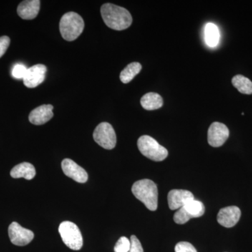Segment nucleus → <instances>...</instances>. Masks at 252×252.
Instances as JSON below:
<instances>
[{"label":"nucleus","instance_id":"f257e3e1","mask_svg":"<svg viewBox=\"0 0 252 252\" xmlns=\"http://www.w3.org/2000/svg\"><path fill=\"white\" fill-rule=\"evenodd\" d=\"M101 15L106 26L115 31H124L131 26L132 16L125 8L107 3L101 7Z\"/></svg>","mask_w":252,"mask_h":252},{"label":"nucleus","instance_id":"f03ea898","mask_svg":"<svg viewBox=\"0 0 252 252\" xmlns=\"http://www.w3.org/2000/svg\"><path fill=\"white\" fill-rule=\"evenodd\" d=\"M132 192L136 198L144 204L151 211H156L158 208L157 186L150 180H142L135 182L132 187Z\"/></svg>","mask_w":252,"mask_h":252},{"label":"nucleus","instance_id":"7ed1b4c3","mask_svg":"<svg viewBox=\"0 0 252 252\" xmlns=\"http://www.w3.org/2000/svg\"><path fill=\"white\" fill-rule=\"evenodd\" d=\"M84 29V20L80 15L75 12L66 13L60 21V32L66 41L75 40L81 35Z\"/></svg>","mask_w":252,"mask_h":252},{"label":"nucleus","instance_id":"20e7f679","mask_svg":"<svg viewBox=\"0 0 252 252\" xmlns=\"http://www.w3.org/2000/svg\"><path fill=\"white\" fill-rule=\"evenodd\" d=\"M137 147L142 155L154 161H162L168 156L167 149L149 135L140 137L137 141Z\"/></svg>","mask_w":252,"mask_h":252},{"label":"nucleus","instance_id":"39448f33","mask_svg":"<svg viewBox=\"0 0 252 252\" xmlns=\"http://www.w3.org/2000/svg\"><path fill=\"white\" fill-rule=\"evenodd\" d=\"M59 230L66 246L75 251L81 250L83 246V237L75 223L71 221H63L60 225Z\"/></svg>","mask_w":252,"mask_h":252},{"label":"nucleus","instance_id":"423d86ee","mask_svg":"<svg viewBox=\"0 0 252 252\" xmlns=\"http://www.w3.org/2000/svg\"><path fill=\"white\" fill-rule=\"evenodd\" d=\"M205 207L203 203L199 200H189L185 206L181 207L174 215L173 220L177 224H185L189 220L198 218L205 213Z\"/></svg>","mask_w":252,"mask_h":252},{"label":"nucleus","instance_id":"0eeeda50","mask_svg":"<svg viewBox=\"0 0 252 252\" xmlns=\"http://www.w3.org/2000/svg\"><path fill=\"white\" fill-rule=\"evenodd\" d=\"M94 139L96 143L105 149L111 150L117 144V135L112 126L102 122L96 127L94 132Z\"/></svg>","mask_w":252,"mask_h":252},{"label":"nucleus","instance_id":"6e6552de","mask_svg":"<svg viewBox=\"0 0 252 252\" xmlns=\"http://www.w3.org/2000/svg\"><path fill=\"white\" fill-rule=\"evenodd\" d=\"M9 236L11 243L16 246H26L34 239V233L23 228L17 222H13L9 227Z\"/></svg>","mask_w":252,"mask_h":252},{"label":"nucleus","instance_id":"1a4fd4ad","mask_svg":"<svg viewBox=\"0 0 252 252\" xmlns=\"http://www.w3.org/2000/svg\"><path fill=\"white\" fill-rule=\"evenodd\" d=\"M229 137V130L227 126L220 122H214L209 127L207 140L210 146L220 147L225 143Z\"/></svg>","mask_w":252,"mask_h":252},{"label":"nucleus","instance_id":"9d476101","mask_svg":"<svg viewBox=\"0 0 252 252\" xmlns=\"http://www.w3.org/2000/svg\"><path fill=\"white\" fill-rule=\"evenodd\" d=\"M46 67L44 64H37L28 68L26 76L23 78V83L30 89L36 88L45 80Z\"/></svg>","mask_w":252,"mask_h":252},{"label":"nucleus","instance_id":"9b49d317","mask_svg":"<svg viewBox=\"0 0 252 252\" xmlns=\"http://www.w3.org/2000/svg\"><path fill=\"white\" fill-rule=\"evenodd\" d=\"M241 217V211L236 206H229L220 209L217 215V221L225 228H232L236 225Z\"/></svg>","mask_w":252,"mask_h":252},{"label":"nucleus","instance_id":"f8f14e48","mask_svg":"<svg viewBox=\"0 0 252 252\" xmlns=\"http://www.w3.org/2000/svg\"><path fill=\"white\" fill-rule=\"evenodd\" d=\"M62 169L64 175L76 182L79 183H85L87 182L89 178L87 172L71 159L65 158L63 160Z\"/></svg>","mask_w":252,"mask_h":252},{"label":"nucleus","instance_id":"ddd939ff","mask_svg":"<svg viewBox=\"0 0 252 252\" xmlns=\"http://www.w3.org/2000/svg\"><path fill=\"white\" fill-rule=\"evenodd\" d=\"M193 199V194L191 192L182 189H174L170 190L167 195V202L171 210H179Z\"/></svg>","mask_w":252,"mask_h":252},{"label":"nucleus","instance_id":"4468645a","mask_svg":"<svg viewBox=\"0 0 252 252\" xmlns=\"http://www.w3.org/2000/svg\"><path fill=\"white\" fill-rule=\"evenodd\" d=\"M53 109H54V106L51 104H44L36 107L30 114V122L36 126L46 124L54 117Z\"/></svg>","mask_w":252,"mask_h":252},{"label":"nucleus","instance_id":"2eb2a0df","mask_svg":"<svg viewBox=\"0 0 252 252\" xmlns=\"http://www.w3.org/2000/svg\"><path fill=\"white\" fill-rule=\"evenodd\" d=\"M40 9V1L39 0H26L18 5L17 13L18 16L24 20H32L35 18Z\"/></svg>","mask_w":252,"mask_h":252},{"label":"nucleus","instance_id":"dca6fc26","mask_svg":"<svg viewBox=\"0 0 252 252\" xmlns=\"http://www.w3.org/2000/svg\"><path fill=\"white\" fill-rule=\"evenodd\" d=\"M10 175L14 179L25 178L31 180L35 177L36 170L34 165L30 162H24L16 165L11 170Z\"/></svg>","mask_w":252,"mask_h":252},{"label":"nucleus","instance_id":"f3484780","mask_svg":"<svg viewBox=\"0 0 252 252\" xmlns=\"http://www.w3.org/2000/svg\"><path fill=\"white\" fill-rule=\"evenodd\" d=\"M140 103L146 110H156L162 107L163 100L161 96L157 93H148L141 98Z\"/></svg>","mask_w":252,"mask_h":252},{"label":"nucleus","instance_id":"a211bd4d","mask_svg":"<svg viewBox=\"0 0 252 252\" xmlns=\"http://www.w3.org/2000/svg\"><path fill=\"white\" fill-rule=\"evenodd\" d=\"M205 39L207 45L210 47H216L220 39V31L214 23H207L205 28Z\"/></svg>","mask_w":252,"mask_h":252},{"label":"nucleus","instance_id":"6ab92c4d","mask_svg":"<svg viewBox=\"0 0 252 252\" xmlns=\"http://www.w3.org/2000/svg\"><path fill=\"white\" fill-rule=\"evenodd\" d=\"M142 65L140 63L134 62L130 63L124 69L120 74V79L124 84H128L136 75L140 72Z\"/></svg>","mask_w":252,"mask_h":252},{"label":"nucleus","instance_id":"aec40b11","mask_svg":"<svg viewBox=\"0 0 252 252\" xmlns=\"http://www.w3.org/2000/svg\"><path fill=\"white\" fill-rule=\"evenodd\" d=\"M232 84L241 94H252V81L248 78L239 74L232 79Z\"/></svg>","mask_w":252,"mask_h":252},{"label":"nucleus","instance_id":"412c9836","mask_svg":"<svg viewBox=\"0 0 252 252\" xmlns=\"http://www.w3.org/2000/svg\"><path fill=\"white\" fill-rule=\"evenodd\" d=\"M130 248V240L126 237H122L118 240L114 246L115 252H129Z\"/></svg>","mask_w":252,"mask_h":252},{"label":"nucleus","instance_id":"4be33fe9","mask_svg":"<svg viewBox=\"0 0 252 252\" xmlns=\"http://www.w3.org/2000/svg\"><path fill=\"white\" fill-rule=\"evenodd\" d=\"M28 68L22 64H17L14 66L12 69V76L16 79H23L26 76Z\"/></svg>","mask_w":252,"mask_h":252},{"label":"nucleus","instance_id":"5701e85b","mask_svg":"<svg viewBox=\"0 0 252 252\" xmlns=\"http://www.w3.org/2000/svg\"><path fill=\"white\" fill-rule=\"evenodd\" d=\"M175 252H197L193 245L188 242H180L176 245Z\"/></svg>","mask_w":252,"mask_h":252},{"label":"nucleus","instance_id":"b1692460","mask_svg":"<svg viewBox=\"0 0 252 252\" xmlns=\"http://www.w3.org/2000/svg\"><path fill=\"white\" fill-rule=\"evenodd\" d=\"M130 248L129 252H144L140 240L137 239L135 235H132L130 237Z\"/></svg>","mask_w":252,"mask_h":252},{"label":"nucleus","instance_id":"393cba45","mask_svg":"<svg viewBox=\"0 0 252 252\" xmlns=\"http://www.w3.org/2000/svg\"><path fill=\"white\" fill-rule=\"evenodd\" d=\"M10 38L7 36H2L0 37V58L4 56L6 50L10 45Z\"/></svg>","mask_w":252,"mask_h":252}]
</instances>
